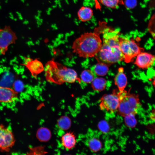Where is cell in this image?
<instances>
[{
	"mask_svg": "<svg viewBox=\"0 0 155 155\" xmlns=\"http://www.w3.org/2000/svg\"><path fill=\"white\" fill-rule=\"evenodd\" d=\"M100 33V29L97 28L93 32H86L81 34L73 42L71 47L73 52L84 58L95 56L102 45Z\"/></svg>",
	"mask_w": 155,
	"mask_h": 155,
	"instance_id": "obj_1",
	"label": "cell"
},
{
	"mask_svg": "<svg viewBox=\"0 0 155 155\" xmlns=\"http://www.w3.org/2000/svg\"><path fill=\"white\" fill-rule=\"evenodd\" d=\"M119 37L118 33L114 31L104 34L101 47L97 53L98 56L96 58L98 62H103L109 66L124 60L120 48Z\"/></svg>",
	"mask_w": 155,
	"mask_h": 155,
	"instance_id": "obj_2",
	"label": "cell"
},
{
	"mask_svg": "<svg viewBox=\"0 0 155 155\" xmlns=\"http://www.w3.org/2000/svg\"><path fill=\"white\" fill-rule=\"evenodd\" d=\"M44 70L46 79L50 83L60 85L80 81L75 70L53 59L46 62Z\"/></svg>",
	"mask_w": 155,
	"mask_h": 155,
	"instance_id": "obj_3",
	"label": "cell"
},
{
	"mask_svg": "<svg viewBox=\"0 0 155 155\" xmlns=\"http://www.w3.org/2000/svg\"><path fill=\"white\" fill-rule=\"evenodd\" d=\"M118 94L120 102L117 110L119 115L123 116L131 114L135 115L140 106L138 95L124 90L119 91Z\"/></svg>",
	"mask_w": 155,
	"mask_h": 155,
	"instance_id": "obj_4",
	"label": "cell"
},
{
	"mask_svg": "<svg viewBox=\"0 0 155 155\" xmlns=\"http://www.w3.org/2000/svg\"><path fill=\"white\" fill-rule=\"evenodd\" d=\"M120 48L124 57L123 60L126 63L133 61L134 58L144 49L140 46L133 39H129L119 37Z\"/></svg>",
	"mask_w": 155,
	"mask_h": 155,
	"instance_id": "obj_5",
	"label": "cell"
},
{
	"mask_svg": "<svg viewBox=\"0 0 155 155\" xmlns=\"http://www.w3.org/2000/svg\"><path fill=\"white\" fill-rule=\"evenodd\" d=\"M17 39L16 33L10 26H5L0 29V53L4 55L7 51L9 46L15 44Z\"/></svg>",
	"mask_w": 155,
	"mask_h": 155,
	"instance_id": "obj_6",
	"label": "cell"
},
{
	"mask_svg": "<svg viewBox=\"0 0 155 155\" xmlns=\"http://www.w3.org/2000/svg\"><path fill=\"white\" fill-rule=\"evenodd\" d=\"M119 102L118 92L115 90L112 94H105L101 98L100 106L102 110L113 112L117 110Z\"/></svg>",
	"mask_w": 155,
	"mask_h": 155,
	"instance_id": "obj_7",
	"label": "cell"
},
{
	"mask_svg": "<svg viewBox=\"0 0 155 155\" xmlns=\"http://www.w3.org/2000/svg\"><path fill=\"white\" fill-rule=\"evenodd\" d=\"M15 140L11 131L3 124L0 125V150L9 152L14 146Z\"/></svg>",
	"mask_w": 155,
	"mask_h": 155,
	"instance_id": "obj_8",
	"label": "cell"
},
{
	"mask_svg": "<svg viewBox=\"0 0 155 155\" xmlns=\"http://www.w3.org/2000/svg\"><path fill=\"white\" fill-rule=\"evenodd\" d=\"M22 65L28 69L32 76L35 78L44 70L42 63L37 59H33L30 58L25 57Z\"/></svg>",
	"mask_w": 155,
	"mask_h": 155,
	"instance_id": "obj_9",
	"label": "cell"
},
{
	"mask_svg": "<svg viewBox=\"0 0 155 155\" xmlns=\"http://www.w3.org/2000/svg\"><path fill=\"white\" fill-rule=\"evenodd\" d=\"M134 63L138 67L143 69L150 67L154 64L155 56L151 53L144 51L141 52L136 56Z\"/></svg>",
	"mask_w": 155,
	"mask_h": 155,
	"instance_id": "obj_10",
	"label": "cell"
},
{
	"mask_svg": "<svg viewBox=\"0 0 155 155\" xmlns=\"http://www.w3.org/2000/svg\"><path fill=\"white\" fill-rule=\"evenodd\" d=\"M18 92L11 88L0 86V102L10 103L16 100Z\"/></svg>",
	"mask_w": 155,
	"mask_h": 155,
	"instance_id": "obj_11",
	"label": "cell"
},
{
	"mask_svg": "<svg viewBox=\"0 0 155 155\" xmlns=\"http://www.w3.org/2000/svg\"><path fill=\"white\" fill-rule=\"evenodd\" d=\"M61 142L63 146L67 150H71L75 147L77 141L76 137L73 132H67L61 137Z\"/></svg>",
	"mask_w": 155,
	"mask_h": 155,
	"instance_id": "obj_12",
	"label": "cell"
},
{
	"mask_svg": "<svg viewBox=\"0 0 155 155\" xmlns=\"http://www.w3.org/2000/svg\"><path fill=\"white\" fill-rule=\"evenodd\" d=\"M114 82L115 84L117 86L120 92L124 90L127 84V77L124 73V69L122 67H119L116 75Z\"/></svg>",
	"mask_w": 155,
	"mask_h": 155,
	"instance_id": "obj_13",
	"label": "cell"
},
{
	"mask_svg": "<svg viewBox=\"0 0 155 155\" xmlns=\"http://www.w3.org/2000/svg\"><path fill=\"white\" fill-rule=\"evenodd\" d=\"M93 15L92 9L90 7L82 6L78 10L77 12L78 19L82 22L89 21Z\"/></svg>",
	"mask_w": 155,
	"mask_h": 155,
	"instance_id": "obj_14",
	"label": "cell"
},
{
	"mask_svg": "<svg viewBox=\"0 0 155 155\" xmlns=\"http://www.w3.org/2000/svg\"><path fill=\"white\" fill-rule=\"evenodd\" d=\"M36 136L39 141L42 142H46L48 141L51 138V132L47 128L41 127L37 132Z\"/></svg>",
	"mask_w": 155,
	"mask_h": 155,
	"instance_id": "obj_15",
	"label": "cell"
},
{
	"mask_svg": "<svg viewBox=\"0 0 155 155\" xmlns=\"http://www.w3.org/2000/svg\"><path fill=\"white\" fill-rule=\"evenodd\" d=\"M106 82V80L104 78H96L91 82L92 87L94 90L101 91L105 88Z\"/></svg>",
	"mask_w": 155,
	"mask_h": 155,
	"instance_id": "obj_16",
	"label": "cell"
},
{
	"mask_svg": "<svg viewBox=\"0 0 155 155\" xmlns=\"http://www.w3.org/2000/svg\"><path fill=\"white\" fill-rule=\"evenodd\" d=\"M108 66L103 62H98L94 66V70L95 73L97 75L104 76L107 74L108 71Z\"/></svg>",
	"mask_w": 155,
	"mask_h": 155,
	"instance_id": "obj_17",
	"label": "cell"
},
{
	"mask_svg": "<svg viewBox=\"0 0 155 155\" xmlns=\"http://www.w3.org/2000/svg\"><path fill=\"white\" fill-rule=\"evenodd\" d=\"M71 124V120L67 116H64L60 117L57 121V125L61 129L65 130L68 129Z\"/></svg>",
	"mask_w": 155,
	"mask_h": 155,
	"instance_id": "obj_18",
	"label": "cell"
},
{
	"mask_svg": "<svg viewBox=\"0 0 155 155\" xmlns=\"http://www.w3.org/2000/svg\"><path fill=\"white\" fill-rule=\"evenodd\" d=\"M88 145L90 149L94 152L100 150L102 146L101 142L99 139L94 137L92 138L89 140Z\"/></svg>",
	"mask_w": 155,
	"mask_h": 155,
	"instance_id": "obj_19",
	"label": "cell"
},
{
	"mask_svg": "<svg viewBox=\"0 0 155 155\" xmlns=\"http://www.w3.org/2000/svg\"><path fill=\"white\" fill-rule=\"evenodd\" d=\"M81 80L84 83H91L94 78V74L91 70L87 69L83 71L80 75Z\"/></svg>",
	"mask_w": 155,
	"mask_h": 155,
	"instance_id": "obj_20",
	"label": "cell"
},
{
	"mask_svg": "<svg viewBox=\"0 0 155 155\" xmlns=\"http://www.w3.org/2000/svg\"><path fill=\"white\" fill-rule=\"evenodd\" d=\"M104 6L111 8L115 9L120 5L124 4L123 0H99Z\"/></svg>",
	"mask_w": 155,
	"mask_h": 155,
	"instance_id": "obj_21",
	"label": "cell"
},
{
	"mask_svg": "<svg viewBox=\"0 0 155 155\" xmlns=\"http://www.w3.org/2000/svg\"><path fill=\"white\" fill-rule=\"evenodd\" d=\"M135 115L134 114H131L124 116L125 122L127 125L130 127H135L137 123V121L135 117Z\"/></svg>",
	"mask_w": 155,
	"mask_h": 155,
	"instance_id": "obj_22",
	"label": "cell"
},
{
	"mask_svg": "<svg viewBox=\"0 0 155 155\" xmlns=\"http://www.w3.org/2000/svg\"><path fill=\"white\" fill-rule=\"evenodd\" d=\"M126 5L129 8H134L137 4L136 0H126Z\"/></svg>",
	"mask_w": 155,
	"mask_h": 155,
	"instance_id": "obj_23",
	"label": "cell"
},
{
	"mask_svg": "<svg viewBox=\"0 0 155 155\" xmlns=\"http://www.w3.org/2000/svg\"><path fill=\"white\" fill-rule=\"evenodd\" d=\"M150 119L155 123V109H153L150 115Z\"/></svg>",
	"mask_w": 155,
	"mask_h": 155,
	"instance_id": "obj_24",
	"label": "cell"
},
{
	"mask_svg": "<svg viewBox=\"0 0 155 155\" xmlns=\"http://www.w3.org/2000/svg\"><path fill=\"white\" fill-rule=\"evenodd\" d=\"M100 127L101 129L103 127L102 130H103V129L104 131H105V129H106L108 128L107 125H106V123H102L100 125Z\"/></svg>",
	"mask_w": 155,
	"mask_h": 155,
	"instance_id": "obj_25",
	"label": "cell"
},
{
	"mask_svg": "<svg viewBox=\"0 0 155 155\" xmlns=\"http://www.w3.org/2000/svg\"><path fill=\"white\" fill-rule=\"evenodd\" d=\"M152 84L154 87L155 88V74L154 76L152 79Z\"/></svg>",
	"mask_w": 155,
	"mask_h": 155,
	"instance_id": "obj_26",
	"label": "cell"
},
{
	"mask_svg": "<svg viewBox=\"0 0 155 155\" xmlns=\"http://www.w3.org/2000/svg\"><path fill=\"white\" fill-rule=\"evenodd\" d=\"M154 16L155 17V14L154 15Z\"/></svg>",
	"mask_w": 155,
	"mask_h": 155,
	"instance_id": "obj_27",
	"label": "cell"
}]
</instances>
